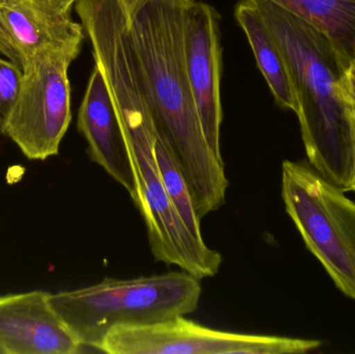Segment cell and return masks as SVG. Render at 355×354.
Here are the masks:
<instances>
[{"mask_svg":"<svg viewBox=\"0 0 355 354\" xmlns=\"http://www.w3.org/2000/svg\"><path fill=\"white\" fill-rule=\"evenodd\" d=\"M190 0H122L131 47L158 132L168 139L200 220L225 202L223 158L205 137L190 87L185 14Z\"/></svg>","mask_w":355,"mask_h":354,"instance_id":"1","label":"cell"},{"mask_svg":"<svg viewBox=\"0 0 355 354\" xmlns=\"http://www.w3.org/2000/svg\"><path fill=\"white\" fill-rule=\"evenodd\" d=\"M94 58L124 129L137 183L133 203L145 220L152 255L200 281L216 276L220 253L192 236L164 188L154 151L157 128L130 43L123 37L110 39L97 48Z\"/></svg>","mask_w":355,"mask_h":354,"instance_id":"2","label":"cell"},{"mask_svg":"<svg viewBox=\"0 0 355 354\" xmlns=\"http://www.w3.org/2000/svg\"><path fill=\"white\" fill-rule=\"evenodd\" d=\"M281 48L298 101L308 162L347 193L352 168L349 116L341 95L345 62L331 42L267 0H252Z\"/></svg>","mask_w":355,"mask_h":354,"instance_id":"3","label":"cell"},{"mask_svg":"<svg viewBox=\"0 0 355 354\" xmlns=\"http://www.w3.org/2000/svg\"><path fill=\"white\" fill-rule=\"evenodd\" d=\"M200 281L171 272L119 280L51 294L49 303L83 348L97 349L110 330L146 326L189 315L202 297Z\"/></svg>","mask_w":355,"mask_h":354,"instance_id":"4","label":"cell"},{"mask_svg":"<svg viewBox=\"0 0 355 354\" xmlns=\"http://www.w3.org/2000/svg\"><path fill=\"white\" fill-rule=\"evenodd\" d=\"M282 197L306 249L355 301V203L308 161L284 160Z\"/></svg>","mask_w":355,"mask_h":354,"instance_id":"5","label":"cell"},{"mask_svg":"<svg viewBox=\"0 0 355 354\" xmlns=\"http://www.w3.org/2000/svg\"><path fill=\"white\" fill-rule=\"evenodd\" d=\"M80 50H50L23 64L20 91L6 132L28 159L58 155L70 126L68 70Z\"/></svg>","mask_w":355,"mask_h":354,"instance_id":"6","label":"cell"},{"mask_svg":"<svg viewBox=\"0 0 355 354\" xmlns=\"http://www.w3.org/2000/svg\"><path fill=\"white\" fill-rule=\"evenodd\" d=\"M322 346L313 339L235 334L206 328L185 316L110 330L97 351L108 354H304Z\"/></svg>","mask_w":355,"mask_h":354,"instance_id":"7","label":"cell"},{"mask_svg":"<svg viewBox=\"0 0 355 354\" xmlns=\"http://www.w3.org/2000/svg\"><path fill=\"white\" fill-rule=\"evenodd\" d=\"M220 16L213 6L190 0L185 14V55L190 87L205 137L217 157H221L223 123L220 79L223 68Z\"/></svg>","mask_w":355,"mask_h":354,"instance_id":"8","label":"cell"},{"mask_svg":"<svg viewBox=\"0 0 355 354\" xmlns=\"http://www.w3.org/2000/svg\"><path fill=\"white\" fill-rule=\"evenodd\" d=\"M0 346L6 354H76L83 346L49 303V293L0 297Z\"/></svg>","mask_w":355,"mask_h":354,"instance_id":"9","label":"cell"},{"mask_svg":"<svg viewBox=\"0 0 355 354\" xmlns=\"http://www.w3.org/2000/svg\"><path fill=\"white\" fill-rule=\"evenodd\" d=\"M77 127L87 139L89 157L137 199L132 160L107 81L95 64L79 108Z\"/></svg>","mask_w":355,"mask_h":354,"instance_id":"10","label":"cell"},{"mask_svg":"<svg viewBox=\"0 0 355 354\" xmlns=\"http://www.w3.org/2000/svg\"><path fill=\"white\" fill-rule=\"evenodd\" d=\"M0 22L20 60L21 68L50 50H81L85 29L73 20L72 10L44 0H2Z\"/></svg>","mask_w":355,"mask_h":354,"instance_id":"11","label":"cell"},{"mask_svg":"<svg viewBox=\"0 0 355 354\" xmlns=\"http://www.w3.org/2000/svg\"><path fill=\"white\" fill-rule=\"evenodd\" d=\"M235 16L275 102L297 114L300 106L285 57L260 10L252 0H242L236 6Z\"/></svg>","mask_w":355,"mask_h":354,"instance_id":"12","label":"cell"},{"mask_svg":"<svg viewBox=\"0 0 355 354\" xmlns=\"http://www.w3.org/2000/svg\"><path fill=\"white\" fill-rule=\"evenodd\" d=\"M320 31L346 66L355 60V0H267Z\"/></svg>","mask_w":355,"mask_h":354,"instance_id":"13","label":"cell"},{"mask_svg":"<svg viewBox=\"0 0 355 354\" xmlns=\"http://www.w3.org/2000/svg\"><path fill=\"white\" fill-rule=\"evenodd\" d=\"M154 151L164 188L173 206L192 236L198 241H204L200 228L202 220L198 218L196 212L193 197L185 175L168 139L162 133L158 132V130Z\"/></svg>","mask_w":355,"mask_h":354,"instance_id":"14","label":"cell"},{"mask_svg":"<svg viewBox=\"0 0 355 354\" xmlns=\"http://www.w3.org/2000/svg\"><path fill=\"white\" fill-rule=\"evenodd\" d=\"M22 77L20 66L0 56V135L6 132V123L16 103Z\"/></svg>","mask_w":355,"mask_h":354,"instance_id":"15","label":"cell"},{"mask_svg":"<svg viewBox=\"0 0 355 354\" xmlns=\"http://www.w3.org/2000/svg\"><path fill=\"white\" fill-rule=\"evenodd\" d=\"M340 89L346 109L355 114V60L346 68L340 83Z\"/></svg>","mask_w":355,"mask_h":354,"instance_id":"16","label":"cell"},{"mask_svg":"<svg viewBox=\"0 0 355 354\" xmlns=\"http://www.w3.org/2000/svg\"><path fill=\"white\" fill-rule=\"evenodd\" d=\"M2 0H0V2ZM0 55L12 60V62H16L18 66L21 67L18 54L15 51L10 37H8V33H6V28H4L1 22H0Z\"/></svg>","mask_w":355,"mask_h":354,"instance_id":"17","label":"cell"},{"mask_svg":"<svg viewBox=\"0 0 355 354\" xmlns=\"http://www.w3.org/2000/svg\"><path fill=\"white\" fill-rule=\"evenodd\" d=\"M349 116L350 128H352V168L350 175L349 185H348L347 193H355V114L348 112Z\"/></svg>","mask_w":355,"mask_h":354,"instance_id":"18","label":"cell"},{"mask_svg":"<svg viewBox=\"0 0 355 354\" xmlns=\"http://www.w3.org/2000/svg\"><path fill=\"white\" fill-rule=\"evenodd\" d=\"M44 1L50 2V3L62 8V10H72V8L77 0H44Z\"/></svg>","mask_w":355,"mask_h":354,"instance_id":"19","label":"cell"},{"mask_svg":"<svg viewBox=\"0 0 355 354\" xmlns=\"http://www.w3.org/2000/svg\"><path fill=\"white\" fill-rule=\"evenodd\" d=\"M0 354H6V353H4V351H3V349H2L1 346H0Z\"/></svg>","mask_w":355,"mask_h":354,"instance_id":"20","label":"cell"}]
</instances>
